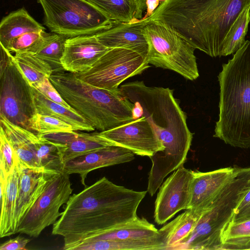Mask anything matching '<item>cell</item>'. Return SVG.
<instances>
[{"label": "cell", "instance_id": "6da1fadb", "mask_svg": "<svg viewBox=\"0 0 250 250\" xmlns=\"http://www.w3.org/2000/svg\"><path fill=\"white\" fill-rule=\"evenodd\" d=\"M146 191L117 185L104 177L70 196L52 233L63 237V250L78 245L130 222Z\"/></svg>", "mask_w": 250, "mask_h": 250}, {"label": "cell", "instance_id": "7a4b0ae2", "mask_svg": "<svg viewBox=\"0 0 250 250\" xmlns=\"http://www.w3.org/2000/svg\"><path fill=\"white\" fill-rule=\"evenodd\" d=\"M250 0H165L147 21H157L195 49L221 57L229 30Z\"/></svg>", "mask_w": 250, "mask_h": 250}, {"label": "cell", "instance_id": "3957f363", "mask_svg": "<svg viewBox=\"0 0 250 250\" xmlns=\"http://www.w3.org/2000/svg\"><path fill=\"white\" fill-rule=\"evenodd\" d=\"M119 90L133 104L134 120L144 116L151 125L164 147L158 153L163 160L173 162L187 156L193 133L172 89L136 81L121 85Z\"/></svg>", "mask_w": 250, "mask_h": 250}, {"label": "cell", "instance_id": "277c9868", "mask_svg": "<svg viewBox=\"0 0 250 250\" xmlns=\"http://www.w3.org/2000/svg\"><path fill=\"white\" fill-rule=\"evenodd\" d=\"M218 78L219 114L213 136L232 146L250 148V41L222 65Z\"/></svg>", "mask_w": 250, "mask_h": 250}, {"label": "cell", "instance_id": "5b68a950", "mask_svg": "<svg viewBox=\"0 0 250 250\" xmlns=\"http://www.w3.org/2000/svg\"><path fill=\"white\" fill-rule=\"evenodd\" d=\"M50 80L64 100L95 129L106 131L134 120L133 104L119 89L99 88L75 73H53Z\"/></svg>", "mask_w": 250, "mask_h": 250}, {"label": "cell", "instance_id": "8992f818", "mask_svg": "<svg viewBox=\"0 0 250 250\" xmlns=\"http://www.w3.org/2000/svg\"><path fill=\"white\" fill-rule=\"evenodd\" d=\"M250 189V167H234L232 177L201 214L193 230L173 250H220L223 234Z\"/></svg>", "mask_w": 250, "mask_h": 250}, {"label": "cell", "instance_id": "52a82bcc", "mask_svg": "<svg viewBox=\"0 0 250 250\" xmlns=\"http://www.w3.org/2000/svg\"><path fill=\"white\" fill-rule=\"evenodd\" d=\"M44 12V24L68 38L95 35L116 22L87 0H37Z\"/></svg>", "mask_w": 250, "mask_h": 250}, {"label": "cell", "instance_id": "ba28073f", "mask_svg": "<svg viewBox=\"0 0 250 250\" xmlns=\"http://www.w3.org/2000/svg\"><path fill=\"white\" fill-rule=\"evenodd\" d=\"M147 21L144 28L149 48L147 62L174 71L188 80H196L199 76L196 49L161 22Z\"/></svg>", "mask_w": 250, "mask_h": 250}, {"label": "cell", "instance_id": "9c48e42d", "mask_svg": "<svg viewBox=\"0 0 250 250\" xmlns=\"http://www.w3.org/2000/svg\"><path fill=\"white\" fill-rule=\"evenodd\" d=\"M69 175L62 171L50 176L42 193L21 219L17 233L37 237L55 223L62 215L60 208L66 203L73 191Z\"/></svg>", "mask_w": 250, "mask_h": 250}, {"label": "cell", "instance_id": "30bf717a", "mask_svg": "<svg viewBox=\"0 0 250 250\" xmlns=\"http://www.w3.org/2000/svg\"><path fill=\"white\" fill-rule=\"evenodd\" d=\"M150 67L146 60L132 50L109 49L88 71L76 76L83 81L96 87L117 90L127 78L141 74Z\"/></svg>", "mask_w": 250, "mask_h": 250}, {"label": "cell", "instance_id": "8fae6325", "mask_svg": "<svg viewBox=\"0 0 250 250\" xmlns=\"http://www.w3.org/2000/svg\"><path fill=\"white\" fill-rule=\"evenodd\" d=\"M0 115L11 123L31 131L30 121L37 113L32 87L14 63L13 55L5 66L0 69Z\"/></svg>", "mask_w": 250, "mask_h": 250}, {"label": "cell", "instance_id": "7c38bea8", "mask_svg": "<svg viewBox=\"0 0 250 250\" xmlns=\"http://www.w3.org/2000/svg\"><path fill=\"white\" fill-rule=\"evenodd\" d=\"M193 171L181 165L159 188L155 202L154 218L163 225L179 211L187 209L191 196Z\"/></svg>", "mask_w": 250, "mask_h": 250}, {"label": "cell", "instance_id": "4fadbf2b", "mask_svg": "<svg viewBox=\"0 0 250 250\" xmlns=\"http://www.w3.org/2000/svg\"><path fill=\"white\" fill-rule=\"evenodd\" d=\"M100 133L117 146L142 156L149 157L164 148L151 125L144 116Z\"/></svg>", "mask_w": 250, "mask_h": 250}, {"label": "cell", "instance_id": "5bb4252c", "mask_svg": "<svg viewBox=\"0 0 250 250\" xmlns=\"http://www.w3.org/2000/svg\"><path fill=\"white\" fill-rule=\"evenodd\" d=\"M45 33V28L23 7L2 19L0 24V43L10 52H24Z\"/></svg>", "mask_w": 250, "mask_h": 250}, {"label": "cell", "instance_id": "9a60e30c", "mask_svg": "<svg viewBox=\"0 0 250 250\" xmlns=\"http://www.w3.org/2000/svg\"><path fill=\"white\" fill-rule=\"evenodd\" d=\"M134 159V153L126 148L119 146H107L66 161L63 171L69 175L79 174L82 184L86 187L85 180L91 171L130 162Z\"/></svg>", "mask_w": 250, "mask_h": 250}, {"label": "cell", "instance_id": "2e32d148", "mask_svg": "<svg viewBox=\"0 0 250 250\" xmlns=\"http://www.w3.org/2000/svg\"><path fill=\"white\" fill-rule=\"evenodd\" d=\"M147 22L144 18L133 19L129 22H116L95 36L108 48L129 49L139 53L147 61L149 48L144 28Z\"/></svg>", "mask_w": 250, "mask_h": 250}, {"label": "cell", "instance_id": "e0dca14e", "mask_svg": "<svg viewBox=\"0 0 250 250\" xmlns=\"http://www.w3.org/2000/svg\"><path fill=\"white\" fill-rule=\"evenodd\" d=\"M109 49L95 35L68 38L61 59L62 67L64 71L75 74L86 72Z\"/></svg>", "mask_w": 250, "mask_h": 250}, {"label": "cell", "instance_id": "ac0fdd59", "mask_svg": "<svg viewBox=\"0 0 250 250\" xmlns=\"http://www.w3.org/2000/svg\"><path fill=\"white\" fill-rule=\"evenodd\" d=\"M234 171V167L208 172L193 171L191 199L188 209L201 215L230 179Z\"/></svg>", "mask_w": 250, "mask_h": 250}, {"label": "cell", "instance_id": "d6986e66", "mask_svg": "<svg viewBox=\"0 0 250 250\" xmlns=\"http://www.w3.org/2000/svg\"><path fill=\"white\" fill-rule=\"evenodd\" d=\"M39 135L56 145L63 163L102 147L117 146L104 137L100 132L85 133L73 131Z\"/></svg>", "mask_w": 250, "mask_h": 250}, {"label": "cell", "instance_id": "ffe728a7", "mask_svg": "<svg viewBox=\"0 0 250 250\" xmlns=\"http://www.w3.org/2000/svg\"><path fill=\"white\" fill-rule=\"evenodd\" d=\"M19 183L17 198L15 223L17 227L24 214L43 191L51 176L57 173L43 167H32L18 162Z\"/></svg>", "mask_w": 250, "mask_h": 250}, {"label": "cell", "instance_id": "44dd1931", "mask_svg": "<svg viewBox=\"0 0 250 250\" xmlns=\"http://www.w3.org/2000/svg\"><path fill=\"white\" fill-rule=\"evenodd\" d=\"M1 127L13 147L19 162L32 167H40L37 158V134L16 125L0 115Z\"/></svg>", "mask_w": 250, "mask_h": 250}, {"label": "cell", "instance_id": "7402d4cb", "mask_svg": "<svg viewBox=\"0 0 250 250\" xmlns=\"http://www.w3.org/2000/svg\"><path fill=\"white\" fill-rule=\"evenodd\" d=\"M19 183V175L17 165L6 179L4 192L0 193V237L1 238L17 233L15 213Z\"/></svg>", "mask_w": 250, "mask_h": 250}, {"label": "cell", "instance_id": "603a6c76", "mask_svg": "<svg viewBox=\"0 0 250 250\" xmlns=\"http://www.w3.org/2000/svg\"><path fill=\"white\" fill-rule=\"evenodd\" d=\"M32 93L37 113L61 120L72 125L74 131L89 132L95 130L94 128L76 112L49 100L33 87Z\"/></svg>", "mask_w": 250, "mask_h": 250}, {"label": "cell", "instance_id": "cb8c5ba5", "mask_svg": "<svg viewBox=\"0 0 250 250\" xmlns=\"http://www.w3.org/2000/svg\"><path fill=\"white\" fill-rule=\"evenodd\" d=\"M68 38L54 32L45 33L34 45L24 52L31 54L47 62L51 67L53 73L64 72L61 59Z\"/></svg>", "mask_w": 250, "mask_h": 250}, {"label": "cell", "instance_id": "d4e9b609", "mask_svg": "<svg viewBox=\"0 0 250 250\" xmlns=\"http://www.w3.org/2000/svg\"><path fill=\"white\" fill-rule=\"evenodd\" d=\"M166 248L164 238L160 233L156 236L141 239L95 240L82 243L73 250H166Z\"/></svg>", "mask_w": 250, "mask_h": 250}, {"label": "cell", "instance_id": "484cf974", "mask_svg": "<svg viewBox=\"0 0 250 250\" xmlns=\"http://www.w3.org/2000/svg\"><path fill=\"white\" fill-rule=\"evenodd\" d=\"M160 234L159 229H157L154 225L149 223L146 218L138 216L130 222L115 228L84 243L99 240L141 239L156 236Z\"/></svg>", "mask_w": 250, "mask_h": 250}, {"label": "cell", "instance_id": "4316f807", "mask_svg": "<svg viewBox=\"0 0 250 250\" xmlns=\"http://www.w3.org/2000/svg\"><path fill=\"white\" fill-rule=\"evenodd\" d=\"M200 215L192 210L186 209L159 229L164 238L166 250H173L187 237L194 229Z\"/></svg>", "mask_w": 250, "mask_h": 250}, {"label": "cell", "instance_id": "83f0119b", "mask_svg": "<svg viewBox=\"0 0 250 250\" xmlns=\"http://www.w3.org/2000/svg\"><path fill=\"white\" fill-rule=\"evenodd\" d=\"M13 61L29 84L36 87L53 73L50 65L42 59L27 52L15 53Z\"/></svg>", "mask_w": 250, "mask_h": 250}, {"label": "cell", "instance_id": "f1b7e54d", "mask_svg": "<svg viewBox=\"0 0 250 250\" xmlns=\"http://www.w3.org/2000/svg\"><path fill=\"white\" fill-rule=\"evenodd\" d=\"M100 9L109 20L129 22L134 18L136 5L134 0H87Z\"/></svg>", "mask_w": 250, "mask_h": 250}, {"label": "cell", "instance_id": "f546056e", "mask_svg": "<svg viewBox=\"0 0 250 250\" xmlns=\"http://www.w3.org/2000/svg\"><path fill=\"white\" fill-rule=\"evenodd\" d=\"M250 22V7L244 9L231 25L223 45L221 56L235 53L244 44Z\"/></svg>", "mask_w": 250, "mask_h": 250}, {"label": "cell", "instance_id": "4dcf8cb0", "mask_svg": "<svg viewBox=\"0 0 250 250\" xmlns=\"http://www.w3.org/2000/svg\"><path fill=\"white\" fill-rule=\"evenodd\" d=\"M37 158L40 167L56 172L63 171L64 163L56 145L37 134Z\"/></svg>", "mask_w": 250, "mask_h": 250}, {"label": "cell", "instance_id": "1f68e13d", "mask_svg": "<svg viewBox=\"0 0 250 250\" xmlns=\"http://www.w3.org/2000/svg\"><path fill=\"white\" fill-rule=\"evenodd\" d=\"M221 250H250V220L229 224L223 234Z\"/></svg>", "mask_w": 250, "mask_h": 250}, {"label": "cell", "instance_id": "d6a6232c", "mask_svg": "<svg viewBox=\"0 0 250 250\" xmlns=\"http://www.w3.org/2000/svg\"><path fill=\"white\" fill-rule=\"evenodd\" d=\"M31 131L38 135L74 131L70 125L56 118L36 113L30 121Z\"/></svg>", "mask_w": 250, "mask_h": 250}, {"label": "cell", "instance_id": "836d02e7", "mask_svg": "<svg viewBox=\"0 0 250 250\" xmlns=\"http://www.w3.org/2000/svg\"><path fill=\"white\" fill-rule=\"evenodd\" d=\"M0 174L6 178L19 161L13 147L1 127H0Z\"/></svg>", "mask_w": 250, "mask_h": 250}, {"label": "cell", "instance_id": "e575fe53", "mask_svg": "<svg viewBox=\"0 0 250 250\" xmlns=\"http://www.w3.org/2000/svg\"><path fill=\"white\" fill-rule=\"evenodd\" d=\"M34 88L40 91L49 100L61 104L69 109L75 111L62 98L58 91L52 83L49 78H45Z\"/></svg>", "mask_w": 250, "mask_h": 250}, {"label": "cell", "instance_id": "d590c367", "mask_svg": "<svg viewBox=\"0 0 250 250\" xmlns=\"http://www.w3.org/2000/svg\"><path fill=\"white\" fill-rule=\"evenodd\" d=\"M31 239L18 235L1 244L0 250H24Z\"/></svg>", "mask_w": 250, "mask_h": 250}, {"label": "cell", "instance_id": "8d00e7d4", "mask_svg": "<svg viewBox=\"0 0 250 250\" xmlns=\"http://www.w3.org/2000/svg\"><path fill=\"white\" fill-rule=\"evenodd\" d=\"M250 220V201L235 212L231 223H240Z\"/></svg>", "mask_w": 250, "mask_h": 250}, {"label": "cell", "instance_id": "74e56055", "mask_svg": "<svg viewBox=\"0 0 250 250\" xmlns=\"http://www.w3.org/2000/svg\"><path fill=\"white\" fill-rule=\"evenodd\" d=\"M136 5V10L133 19H141L144 11L146 9V0H134ZM160 3L165 0H159Z\"/></svg>", "mask_w": 250, "mask_h": 250}, {"label": "cell", "instance_id": "f35d334b", "mask_svg": "<svg viewBox=\"0 0 250 250\" xmlns=\"http://www.w3.org/2000/svg\"><path fill=\"white\" fill-rule=\"evenodd\" d=\"M159 0H146V14L143 18L145 19L151 16L159 5Z\"/></svg>", "mask_w": 250, "mask_h": 250}, {"label": "cell", "instance_id": "ab89813d", "mask_svg": "<svg viewBox=\"0 0 250 250\" xmlns=\"http://www.w3.org/2000/svg\"><path fill=\"white\" fill-rule=\"evenodd\" d=\"M250 201V189L248 191V192L246 194V195L243 198V200L242 201V202L240 203V204L238 206L236 212L238 210H239V209H240L241 208H242Z\"/></svg>", "mask_w": 250, "mask_h": 250}]
</instances>
